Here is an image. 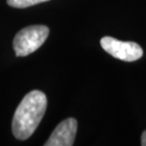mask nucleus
Wrapping results in <instances>:
<instances>
[{"instance_id":"obj_6","label":"nucleus","mask_w":146,"mask_h":146,"mask_svg":"<svg viewBox=\"0 0 146 146\" xmlns=\"http://www.w3.org/2000/svg\"><path fill=\"white\" fill-rule=\"evenodd\" d=\"M141 145L142 146H146V131H144L142 133V136H141Z\"/></svg>"},{"instance_id":"obj_2","label":"nucleus","mask_w":146,"mask_h":146,"mask_svg":"<svg viewBox=\"0 0 146 146\" xmlns=\"http://www.w3.org/2000/svg\"><path fill=\"white\" fill-rule=\"evenodd\" d=\"M49 34L46 26L34 25L22 29L13 39V45L16 56L25 57L37 50Z\"/></svg>"},{"instance_id":"obj_4","label":"nucleus","mask_w":146,"mask_h":146,"mask_svg":"<svg viewBox=\"0 0 146 146\" xmlns=\"http://www.w3.org/2000/svg\"><path fill=\"white\" fill-rule=\"evenodd\" d=\"M77 133V121L68 118L60 122L51 133L45 146H71Z\"/></svg>"},{"instance_id":"obj_1","label":"nucleus","mask_w":146,"mask_h":146,"mask_svg":"<svg viewBox=\"0 0 146 146\" xmlns=\"http://www.w3.org/2000/svg\"><path fill=\"white\" fill-rule=\"evenodd\" d=\"M46 104V96L39 90H33L23 98L14 112L11 127L17 139L25 141L34 133L45 115Z\"/></svg>"},{"instance_id":"obj_5","label":"nucleus","mask_w":146,"mask_h":146,"mask_svg":"<svg viewBox=\"0 0 146 146\" xmlns=\"http://www.w3.org/2000/svg\"><path fill=\"white\" fill-rule=\"evenodd\" d=\"M46 1H49V0H7V3L9 6H11L13 8L24 9Z\"/></svg>"},{"instance_id":"obj_3","label":"nucleus","mask_w":146,"mask_h":146,"mask_svg":"<svg viewBox=\"0 0 146 146\" xmlns=\"http://www.w3.org/2000/svg\"><path fill=\"white\" fill-rule=\"evenodd\" d=\"M101 46L107 53L125 62L137 61L143 54L142 48L137 43L119 41L110 36H104L102 38Z\"/></svg>"}]
</instances>
